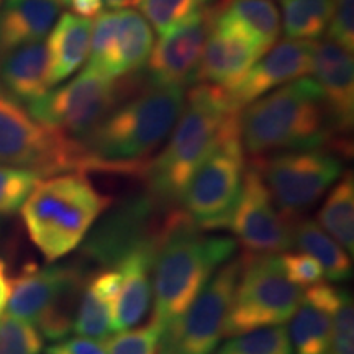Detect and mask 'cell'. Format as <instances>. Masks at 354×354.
<instances>
[{
	"mask_svg": "<svg viewBox=\"0 0 354 354\" xmlns=\"http://www.w3.org/2000/svg\"><path fill=\"white\" fill-rule=\"evenodd\" d=\"M43 351V335L33 323L0 315V354H39Z\"/></svg>",
	"mask_w": 354,
	"mask_h": 354,
	"instance_id": "cell-31",
	"label": "cell"
},
{
	"mask_svg": "<svg viewBox=\"0 0 354 354\" xmlns=\"http://www.w3.org/2000/svg\"><path fill=\"white\" fill-rule=\"evenodd\" d=\"M238 118L240 110L230 104L223 87L198 84L190 88L166 146L141 172L149 196L162 207L183 201L194 172Z\"/></svg>",
	"mask_w": 354,
	"mask_h": 354,
	"instance_id": "cell-2",
	"label": "cell"
},
{
	"mask_svg": "<svg viewBox=\"0 0 354 354\" xmlns=\"http://www.w3.org/2000/svg\"><path fill=\"white\" fill-rule=\"evenodd\" d=\"M104 2L105 7L109 8H128V7H133L136 6V3L140 2V0H102Z\"/></svg>",
	"mask_w": 354,
	"mask_h": 354,
	"instance_id": "cell-41",
	"label": "cell"
},
{
	"mask_svg": "<svg viewBox=\"0 0 354 354\" xmlns=\"http://www.w3.org/2000/svg\"><path fill=\"white\" fill-rule=\"evenodd\" d=\"M218 15V6H201L192 15L161 35L148 59L151 84L183 86L196 81L210 30Z\"/></svg>",
	"mask_w": 354,
	"mask_h": 354,
	"instance_id": "cell-16",
	"label": "cell"
},
{
	"mask_svg": "<svg viewBox=\"0 0 354 354\" xmlns=\"http://www.w3.org/2000/svg\"><path fill=\"white\" fill-rule=\"evenodd\" d=\"M118 81L87 66L66 86L26 105V110L37 122L79 141L118 105L125 87Z\"/></svg>",
	"mask_w": 354,
	"mask_h": 354,
	"instance_id": "cell-12",
	"label": "cell"
},
{
	"mask_svg": "<svg viewBox=\"0 0 354 354\" xmlns=\"http://www.w3.org/2000/svg\"><path fill=\"white\" fill-rule=\"evenodd\" d=\"M66 3L71 7L76 15L84 17V19H91L102 13L104 8V2L102 0H64Z\"/></svg>",
	"mask_w": 354,
	"mask_h": 354,
	"instance_id": "cell-39",
	"label": "cell"
},
{
	"mask_svg": "<svg viewBox=\"0 0 354 354\" xmlns=\"http://www.w3.org/2000/svg\"><path fill=\"white\" fill-rule=\"evenodd\" d=\"M279 258H281L282 269H284L287 279L300 289H308L312 286L322 284L325 274H323L322 266L312 256L307 253H286Z\"/></svg>",
	"mask_w": 354,
	"mask_h": 354,
	"instance_id": "cell-36",
	"label": "cell"
},
{
	"mask_svg": "<svg viewBox=\"0 0 354 354\" xmlns=\"http://www.w3.org/2000/svg\"><path fill=\"white\" fill-rule=\"evenodd\" d=\"M61 12L57 0H3L0 3V61L12 50L51 32Z\"/></svg>",
	"mask_w": 354,
	"mask_h": 354,
	"instance_id": "cell-22",
	"label": "cell"
},
{
	"mask_svg": "<svg viewBox=\"0 0 354 354\" xmlns=\"http://www.w3.org/2000/svg\"><path fill=\"white\" fill-rule=\"evenodd\" d=\"M8 295H10V277L7 276V266L0 259V315L6 310Z\"/></svg>",
	"mask_w": 354,
	"mask_h": 354,
	"instance_id": "cell-40",
	"label": "cell"
},
{
	"mask_svg": "<svg viewBox=\"0 0 354 354\" xmlns=\"http://www.w3.org/2000/svg\"><path fill=\"white\" fill-rule=\"evenodd\" d=\"M3 2V0H0V3H2Z\"/></svg>",
	"mask_w": 354,
	"mask_h": 354,
	"instance_id": "cell-43",
	"label": "cell"
},
{
	"mask_svg": "<svg viewBox=\"0 0 354 354\" xmlns=\"http://www.w3.org/2000/svg\"><path fill=\"white\" fill-rule=\"evenodd\" d=\"M0 91L26 105L50 92L46 44L28 43L6 55L0 61Z\"/></svg>",
	"mask_w": 354,
	"mask_h": 354,
	"instance_id": "cell-23",
	"label": "cell"
},
{
	"mask_svg": "<svg viewBox=\"0 0 354 354\" xmlns=\"http://www.w3.org/2000/svg\"><path fill=\"white\" fill-rule=\"evenodd\" d=\"M162 326L158 322L136 330L120 331L107 343V354H154L158 348Z\"/></svg>",
	"mask_w": 354,
	"mask_h": 354,
	"instance_id": "cell-34",
	"label": "cell"
},
{
	"mask_svg": "<svg viewBox=\"0 0 354 354\" xmlns=\"http://www.w3.org/2000/svg\"><path fill=\"white\" fill-rule=\"evenodd\" d=\"M92 21L76 13H63L48 38V82H63L84 64L88 56Z\"/></svg>",
	"mask_w": 354,
	"mask_h": 354,
	"instance_id": "cell-25",
	"label": "cell"
},
{
	"mask_svg": "<svg viewBox=\"0 0 354 354\" xmlns=\"http://www.w3.org/2000/svg\"><path fill=\"white\" fill-rule=\"evenodd\" d=\"M120 281L118 269H107L87 279L74 318V333L107 342L113 333V312Z\"/></svg>",
	"mask_w": 354,
	"mask_h": 354,
	"instance_id": "cell-24",
	"label": "cell"
},
{
	"mask_svg": "<svg viewBox=\"0 0 354 354\" xmlns=\"http://www.w3.org/2000/svg\"><path fill=\"white\" fill-rule=\"evenodd\" d=\"M328 39L348 53L354 51V0H333Z\"/></svg>",
	"mask_w": 354,
	"mask_h": 354,
	"instance_id": "cell-37",
	"label": "cell"
},
{
	"mask_svg": "<svg viewBox=\"0 0 354 354\" xmlns=\"http://www.w3.org/2000/svg\"><path fill=\"white\" fill-rule=\"evenodd\" d=\"M87 274L79 266L28 268L10 277L7 313L33 323L39 333L59 342L73 330Z\"/></svg>",
	"mask_w": 354,
	"mask_h": 354,
	"instance_id": "cell-7",
	"label": "cell"
},
{
	"mask_svg": "<svg viewBox=\"0 0 354 354\" xmlns=\"http://www.w3.org/2000/svg\"><path fill=\"white\" fill-rule=\"evenodd\" d=\"M162 209L149 194L127 198L120 207L110 212L95 228L86 245L87 254L97 264L115 266L141 246L158 241L165 216L159 220Z\"/></svg>",
	"mask_w": 354,
	"mask_h": 354,
	"instance_id": "cell-15",
	"label": "cell"
},
{
	"mask_svg": "<svg viewBox=\"0 0 354 354\" xmlns=\"http://www.w3.org/2000/svg\"><path fill=\"white\" fill-rule=\"evenodd\" d=\"M339 292L328 284L312 286L304 292L287 328L292 354H330Z\"/></svg>",
	"mask_w": 354,
	"mask_h": 354,
	"instance_id": "cell-20",
	"label": "cell"
},
{
	"mask_svg": "<svg viewBox=\"0 0 354 354\" xmlns=\"http://www.w3.org/2000/svg\"><path fill=\"white\" fill-rule=\"evenodd\" d=\"M320 227L338 241L349 256L354 253V180L349 171L331 189L328 198L318 212Z\"/></svg>",
	"mask_w": 354,
	"mask_h": 354,
	"instance_id": "cell-28",
	"label": "cell"
},
{
	"mask_svg": "<svg viewBox=\"0 0 354 354\" xmlns=\"http://www.w3.org/2000/svg\"><path fill=\"white\" fill-rule=\"evenodd\" d=\"M39 180L41 176L37 172L0 165V215L20 210Z\"/></svg>",
	"mask_w": 354,
	"mask_h": 354,
	"instance_id": "cell-32",
	"label": "cell"
},
{
	"mask_svg": "<svg viewBox=\"0 0 354 354\" xmlns=\"http://www.w3.org/2000/svg\"><path fill=\"white\" fill-rule=\"evenodd\" d=\"M110 203L84 174H63L39 180L20 210L30 240L53 263L81 245Z\"/></svg>",
	"mask_w": 354,
	"mask_h": 354,
	"instance_id": "cell-5",
	"label": "cell"
},
{
	"mask_svg": "<svg viewBox=\"0 0 354 354\" xmlns=\"http://www.w3.org/2000/svg\"><path fill=\"white\" fill-rule=\"evenodd\" d=\"M302 294L304 290L287 279L279 256H241V271L225 320L223 338L284 325L297 310Z\"/></svg>",
	"mask_w": 354,
	"mask_h": 354,
	"instance_id": "cell-6",
	"label": "cell"
},
{
	"mask_svg": "<svg viewBox=\"0 0 354 354\" xmlns=\"http://www.w3.org/2000/svg\"><path fill=\"white\" fill-rule=\"evenodd\" d=\"M156 243L141 246L125 256L115 269L120 272V290L113 312V331H127L148 315L153 297V261Z\"/></svg>",
	"mask_w": 354,
	"mask_h": 354,
	"instance_id": "cell-21",
	"label": "cell"
},
{
	"mask_svg": "<svg viewBox=\"0 0 354 354\" xmlns=\"http://www.w3.org/2000/svg\"><path fill=\"white\" fill-rule=\"evenodd\" d=\"M245 176V149L240 138V118L225 131L218 145L194 172L180 203L201 228L227 227Z\"/></svg>",
	"mask_w": 354,
	"mask_h": 354,
	"instance_id": "cell-10",
	"label": "cell"
},
{
	"mask_svg": "<svg viewBox=\"0 0 354 354\" xmlns=\"http://www.w3.org/2000/svg\"><path fill=\"white\" fill-rule=\"evenodd\" d=\"M140 3L141 15L159 35L169 32L202 6L198 0H140Z\"/></svg>",
	"mask_w": 354,
	"mask_h": 354,
	"instance_id": "cell-33",
	"label": "cell"
},
{
	"mask_svg": "<svg viewBox=\"0 0 354 354\" xmlns=\"http://www.w3.org/2000/svg\"><path fill=\"white\" fill-rule=\"evenodd\" d=\"M241 258L227 261L209 279L194 302L162 326L158 354H214L223 338Z\"/></svg>",
	"mask_w": 354,
	"mask_h": 354,
	"instance_id": "cell-11",
	"label": "cell"
},
{
	"mask_svg": "<svg viewBox=\"0 0 354 354\" xmlns=\"http://www.w3.org/2000/svg\"><path fill=\"white\" fill-rule=\"evenodd\" d=\"M312 41L284 39L266 51L256 63L232 86L223 87L230 104L241 110L251 102L276 91L297 79L312 74L313 63Z\"/></svg>",
	"mask_w": 354,
	"mask_h": 354,
	"instance_id": "cell-17",
	"label": "cell"
},
{
	"mask_svg": "<svg viewBox=\"0 0 354 354\" xmlns=\"http://www.w3.org/2000/svg\"><path fill=\"white\" fill-rule=\"evenodd\" d=\"M227 227L248 253L274 254L294 246L292 227L274 205L271 194L253 165L245 171L240 194Z\"/></svg>",
	"mask_w": 354,
	"mask_h": 354,
	"instance_id": "cell-14",
	"label": "cell"
},
{
	"mask_svg": "<svg viewBox=\"0 0 354 354\" xmlns=\"http://www.w3.org/2000/svg\"><path fill=\"white\" fill-rule=\"evenodd\" d=\"M292 240L302 253H307L322 266L323 274L331 282H344L351 277L353 263L346 250L335 241L317 221L297 218L290 223Z\"/></svg>",
	"mask_w": 354,
	"mask_h": 354,
	"instance_id": "cell-26",
	"label": "cell"
},
{
	"mask_svg": "<svg viewBox=\"0 0 354 354\" xmlns=\"http://www.w3.org/2000/svg\"><path fill=\"white\" fill-rule=\"evenodd\" d=\"M328 112L313 77L276 88L240 110V138L251 159L320 148L330 140Z\"/></svg>",
	"mask_w": 354,
	"mask_h": 354,
	"instance_id": "cell-4",
	"label": "cell"
},
{
	"mask_svg": "<svg viewBox=\"0 0 354 354\" xmlns=\"http://www.w3.org/2000/svg\"><path fill=\"white\" fill-rule=\"evenodd\" d=\"M0 165L44 177L87 171V156L76 140L37 122L24 105L0 91Z\"/></svg>",
	"mask_w": 354,
	"mask_h": 354,
	"instance_id": "cell-8",
	"label": "cell"
},
{
	"mask_svg": "<svg viewBox=\"0 0 354 354\" xmlns=\"http://www.w3.org/2000/svg\"><path fill=\"white\" fill-rule=\"evenodd\" d=\"M264 53L258 43L218 13L194 82L214 84L220 87L232 86Z\"/></svg>",
	"mask_w": 354,
	"mask_h": 354,
	"instance_id": "cell-18",
	"label": "cell"
},
{
	"mask_svg": "<svg viewBox=\"0 0 354 354\" xmlns=\"http://www.w3.org/2000/svg\"><path fill=\"white\" fill-rule=\"evenodd\" d=\"M330 354H354V307L346 290L339 292V305L333 320Z\"/></svg>",
	"mask_w": 354,
	"mask_h": 354,
	"instance_id": "cell-35",
	"label": "cell"
},
{
	"mask_svg": "<svg viewBox=\"0 0 354 354\" xmlns=\"http://www.w3.org/2000/svg\"><path fill=\"white\" fill-rule=\"evenodd\" d=\"M333 0H282V28L289 39L312 41L328 28Z\"/></svg>",
	"mask_w": 354,
	"mask_h": 354,
	"instance_id": "cell-29",
	"label": "cell"
},
{
	"mask_svg": "<svg viewBox=\"0 0 354 354\" xmlns=\"http://www.w3.org/2000/svg\"><path fill=\"white\" fill-rule=\"evenodd\" d=\"M279 214L292 223L323 197L342 176V161L330 151L299 149L251 159Z\"/></svg>",
	"mask_w": 354,
	"mask_h": 354,
	"instance_id": "cell-9",
	"label": "cell"
},
{
	"mask_svg": "<svg viewBox=\"0 0 354 354\" xmlns=\"http://www.w3.org/2000/svg\"><path fill=\"white\" fill-rule=\"evenodd\" d=\"M185 87L149 84L123 105H117L88 135L79 140L87 171H109L141 177L148 158L179 120Z\"/></svg>",
	"mask_w": 354,
	"mask_h": 354,
	"instance_id": "cell-1",
	"label": "cell"
},
{
	"mask_svg": "<svg viewBox=\"0 0 354 354\" xmlns=\"http://www.w3.org/2000/svg\"><path fill=\"white\" fill-rule=\"evenodd\" d=\"M218 13L243 30L264 51L271 50L281 37V13L271 0H225L218 6Z\"/></svg>",
	"mask_w": 354,
	"mask_h": 354,
	"instance_id": "cell-27",
	"label": "cell"
},
{
	"mask_svg": "<svg viewBox=\"0 0 354 354\" xmlns=\"http://www.w3.org/2000/svg\"><path fill=\"white\" fill-rule=\"evenodd\" d=\"M313 81L320 88L333 131L348 133L354 120L353 53L323 39L313 44Z\"/></svg>",
	"mask_w": 354,
	"mask_h": 354,
	"instance_id": "cell-19",
	"label": "cell"
},
{
	"mask_svg": "<svg viewBox=\"0 0 354 354\" xmlns=\"http://www.w3.org/2000/svg\"><path fill=\"white\" fill-rule=\"evenodd\" d=\"M154 46L151 25L140 12L120 8L92 21L88 64L110 79H122L148 64Z\"/></svg>",
	"mask_w": 354,
	"mask_h": 354,
	"instance_id": "cell-13",
	"label": "cell"
},
{
	"mask_svg": "<svg viewBox=\"0 0 354 354\" xmlns=\"http://www.w3.org/2000/svg\"><path fill=\"white\" fill-rule=\"evenodd\" d=\"M198 2H201L202 6H205V3H207V2H210V0H198Z\"/></svg>",
	"mask_w": 354,
	"mask_h": 354,
	"instance_id": "cell-42",
	"label": "cell"
},
{
	"mask_svg": "<svg viewBox=\"0 0 354 354\" xmlns=\"http://www.w3.org/2000/svg\"><path fill=\"white\" fill-rule=\"evenodd\" d=\"M216 354H292L289 331L284 325L246 331L232 336Z\"/></svg>",
	"mask_w": 354,
	"mask_h": 354,
	"instance_id": "cell-30",
	"label": "cell"
},
{
	"mask_svg": "<svg viewBox=\"0 0 354 354\" xmlns=\"http://www.w3.org/2000/svg\"><path fill=\"white\" fill-rule=\"evenodd\" d=\"M234 250L236 241L209 236L184 210L165 215L153 261V320L165 326L180 315Z\"/></svg>",
	"mask_w": 354,
	"mask_h": 354,
	"instance_id": "cell-3",
	"label": "cell"
},
{
	"mask_svg": "<svg viewBox=\"0 0 354 354\" xmlns=\"http://www.w3.org/2000/svg\"><path fill=\"white\" fill-rule=\"evenodd\" d=\"M48 354H107V343L102 339L76 336L56 343L48 349Z\"/></svg>",
	"mask_w": 354,
	"mask_h": 354,
	"instance_id": "cell-38",
	"label": "cell"
}]
</instances>
